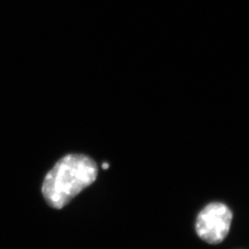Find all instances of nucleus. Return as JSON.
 <instances>
[{
  "label": "nucleus",
  "instance_id": "f257e3e1",
  "mask_svg": "<svg viewBox=\"0 0 249 249\" xmlns=\"http://www.w3.org/2000/svg\"><path fill=\"white\" fill-rule=\"evenodd\" d=\"M95 161L82 154H69L45 176L42 193L53 209H62L97 178Z\"/></svg>",
  "mask_w": 249,
  "mask_h": 249
},
{
  "label": "nucleus",
  "instance_id": "f03ea898",
  "mask_svg": "<svg viewBox=\"0 0 249 249\" xmlns=\"http://www.w3.org/2000/svg\"><path fill=\"white\" fill-rule=\"evenodd\" d=\"M231 221L232 213L227 205L212 202L204 207L196 217V234L208 244H221L230 231Z\"/></svg>",
  "mask_w": 249,
  "mask_h": 249
},
{
  "label": "nucleus",
  "instance_id": "7ed1b4c3",
  "mask_svg": "<svg viewBox=\"0 0 249 249\" xmlns=\"http://www.w3.org/2000/svg\"><path fill=\"white\" fill-rule=\"evenodd\" d=\"M109 168V164L107 163V162H105V163H103V169H108Z\"/></svg>",
  "mask_w": 249,
  "mask_h": 249
}]
</instances>
